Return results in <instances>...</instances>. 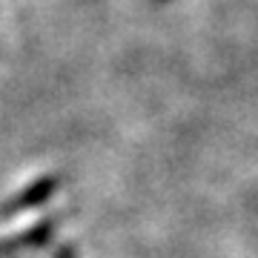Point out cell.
<instances>
[{"label": "cell", "instance_id": "obj_1", "mask_svg": "<svg viewBox=\"0 0 258 258\" xmlns=\"http://www.w3.org/2000/svg\"><path fill=\"white\" fill-rule=\"evenodd\" d=\"M60 181L57 178H40L37 184H32L29 189H23L20 195H12L6 204H0V221H6V218H15L18 212H26V210H35L40 204L46 201L49 195L55 192Z\"/></svg>", "mask_w": 258, "mask_h": 258}, {"label": "cell", "instance_id": "obj_2", "mask_svg": "<svg viewBox=\"0 0 258 258\" xmlns=\"http://www.w3.org/2000/svg\"><path fill=\"white\" fill-rule=\"evenodd\" d=\"M57 230V221L55 218H46V221L35 224V227H29L23 230L20 235H12V238H0V258L3 255H15L20 249H32V247H46L52 235Z\"/></svg>", "mask_w": 258, "mask_h": 258}, {"label": "cell", "instance_id": "obj_3", "mask_svg": "<svg viewBox=\"0 0 258 258\" xmlns=\"http://www.w3.org/2000/svg\"><path fill=\"white\" fill-rule=\"evenodd\" d=\"M55 258H78V249L75 247H60L55 252Z\"/></svg>", "mask_w": 258, "mask_h": 258}]
</instances>
